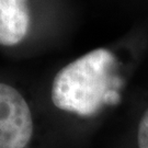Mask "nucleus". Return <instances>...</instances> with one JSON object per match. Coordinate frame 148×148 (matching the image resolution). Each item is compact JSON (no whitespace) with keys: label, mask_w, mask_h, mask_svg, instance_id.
I'll list each match as a JSON object with an SVG mask.
<instances>
[{"label":"nucleus","mask_w":148,"mask_h":148,"mask_svg":"<svg viewBox=\"0 0 148 148\" xmlns=\"http://www.w3.org/2000/svg\"><path fill=\"white\" fill-rule=\"evenodd\" d=\"M116 58L106 48H98L68 64L56 75L52 101L60 110L91 116L104 106L120 101L121 80Z\"/></svg>","instance_id":"obj_1"},{"label":"nucleus","mask_w":148,"mask_h":148,"mask_svg":"<svg viewBox=\"0 0 148 148\" xmlns=\"http://www.w3.org/2000/svg\"><path fill=\"white\" fill-rule=\"evenodd\" d=\"M32 134L27 103L14 88L0 84V148H25Z\"/></svg>","instance_id":"obj_2"},{"label":"nucleus","mask_w":148,"mask_h":148,"mask_svg":"<svg viewBox=\"0 0 148 148\" xmlns=\"http://www.w3.org/2000/svg\"><path fill=\"white\" fill-rule=\"evenodd\" d=\"M30 24L27 0H0V44L13 46L25 37Z\"/></svg>","instance_id":"obj_3"},{"label":"nucleus","mask_w":148,"mask_h":148,"mask_svg":"<svg viewBox=\"0 0 148 148\" xmlns=\"http://www.w3.org/2000/svg\"><path fill=\"white\" fill-rule=\"evenodd\" d=\"M137 140L139 148H148V109L144 113L139 122Z\"/></svg>","instance_id":"obj_4"}]
</instances>
